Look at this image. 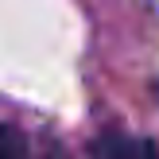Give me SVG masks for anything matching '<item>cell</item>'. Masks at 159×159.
Segmentation results:
<instances>
[{"instance_id": "obj_2", "label": "cell", "mask_w": 159, "mask_h": 159, "mask_svg": "<svg viewBox=\"0 0 159 159\" xmlns=\"http://www.w3.org/2000/svg\"><path fill=\"white\" fill-rule=\"evenodd\" d=\"M0 159H23V140L8 124H0Z\"/></svg>"}, {"instance_id": "obj_1", "label": "cell", "mask_w": 159, "mask_h": 159, "mask_svg": "<svg viewBox=\"0 0 159 159\" xmlns=\"http://www.w3.org/2000/svg\"><path fill=\"white\" fill-rule=\"evenodd\" d=\"M97 159H159V148L152 140L105 136V140H97Z\"/></svg>"}]
</instances>
